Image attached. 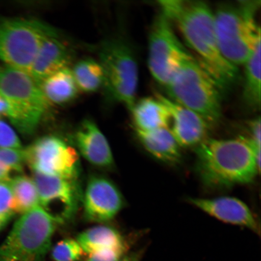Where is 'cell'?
<instances>
[{
    "label": "cell",
    "mask_w": 261,
    "mask_h": 261,
    "mask_svg": "<svg viewBox=\"0 0 261 261\" xmlns=\"http://www.w3.org/2000/svg\"><path fill=\"white\" fill-rule=\"evenodd\" d=\"M161 12L180 33L198 63L217 82L222 90L237 81L239 71L224 58L215 34L214 11L207 3L191 0L159 2Z\"/></svg>",
    "instance_id": "1"
},
{
    "label": "cell",
    "mask_w": 261,
    "mask_h": 261,
    "mask_svg": "<svg viewBox=\"0 0 261 261\" xmlns=\"http://www.w3.org/2000/svg\"><path fill=\"white\" fill-rule=\"evenodd\" d=\"M195 153V171L208 188L249 184L260 172V148L249 138H207L196 147Z\"/></svg>",
    "instance_id": "2"
},
{
    "label": "cell",
    "mask_w": 261,
    "mask_h": 261,
    "mask_svg": "<svg viewBox=\"0 0 261 261\" xmlns=\"http://www.w3.org/2000/svg\"><path fill=\"white\" fill-rule=\"evenodd\" d=\"M259 1L223 3L214 11L215 34L222 55L231 64L243 65L260 42L256 15Z\"/></svg>",
    "instance_id": "3"
},
{
    "label": "cell",
    "mask_w": 261,
    "mask_h": 261,
    "mask_svg": "<svg viewBox=\"0 0 261 261\" xmlns=\"http://www.w3.org/2000/svg\"><path fill=\"white\" fill-rule=\"evenodd\" d=\"M168 97L203 117L211 126L222 116V92L213 77L192 57L165 87Z\"/></svg>",
    "instance_id": "4"
},
{
    "label": "cell",
    "mask_w": 261,
    "mask_h": 261,
    "mask_svg": "<svg viewBox=\"0 0 261 261\" xmlns=\"http://www.w3.org/2000/svg\"><path fill=\"white\" fill-rule=\"evenodd\" d=\"M0 93L10 122L21 135H34L50 105L37 82L30 74L5 65L0 67Z\"/></svg>",
    "instance_id": "5"
},
{
    "label": "cell",
    "mask_w": 261,
    "mask_h": 261,
    "mask_svg": "<svg viewBox=\"0 0 261 261\" xmlns=\"http://www.w3.org/2000/svg\"><path fill=\"white\" fill-rule=\"evenodd\" d=\"M58 224L40 205L22 214L0 246V261H44Z\"/></svg>",
    "instance_id": "6"
},
{
    "label": "cell",
    "mask_w": 261,
    "mask_h": 261,
    "mask_svg": "<svg viewBox=\"0 0 261 261\" xmlns=\"http://www.w3.org/2000/svg\"><path fill=\"white\" fill-rule=\"evenodd\" d=\"M56 35L54 28L37 19L0 18V60L29 74L42 43Z\"/></svg>",
    "instance_id": "7"
},
{
    "label": "cell",
    "mask_w": 261,
    "mask_h": 261,
    "mask_svg": "<svg viewBox=\"0 0 261 261\" xmlns=\"http://www.w3.org/2000/svg\"><path fill=\"white\" fill-rule=\"evenodd\" d=\"M99 55L108 95L132 110L139 83L138 65L132 48L121 38L108 39L101 44Z\"/></svg>",
    "instance_id": "8"
},
{
    "label": "cell",
    "mask_w": 261,
    "mask_h": 261,
    "mask_svg": "<svg viewBox=\"0 0 261 261\" xmlns=\"http://www.w3.org/2000/svg\"><path fill=\"white\" fill-rule=\"evenodd\" d=\"M191 57L175 34L172 22L160 12L149 37L148 65L152 76L165 87L182 63Z\"/></svg>",
    "instance_id": "9"
},
{
    "label": "cell",
    "mask_w": 261,
    "mask_h": 261,
    "mask_svg": "<svg viewBox=\"0 0 261 261\" xmlns=\"http://www.w3.org/2000/svg\"><path fill=\"white\" fill-rule=\"evenodd\" d=\"M25 164L33 172L77 180L81 171L76 150L55 136H45L23 149Z\"/></svg>",
    "instance_id": "10"
},
{
    "label": "cell",
    "mask_w": 261,
    "mask_h": 261,
    "mask_svg": "<svg viewBox=\"0 0 261 261\" xmlns=\"http://www.w3.org/2000/svg\"><path fill=\"white\" fill-rule=\"evenodd\" d=\"M33 173L42 210L58 224L72 219L81 198L77 180Z\"/></svg>",
    "instance_id": "11"
},
{
    "label": "cell",
    "mask_w": 261,
    "mask_h": 261,
    "mask_svg": "<svg viewBox=\"0 0 261 261\" xmlns=\"http://www.w3.org/2000/svg\"><path fill=\"white\" fill-rule=\"evenodd\" d=\"M123 205L121 192L112 181L102 176H93L89 179L84 196V215L88 221H110Z\"/></svg>",
    "instance_id": "12"
},
{
    "label": "cell",
    "mask_w": 261,
    "mask_h": 261,
    "mask_svg": "<svg viewBox=\"0 0 261 261\" xmlns=\"http://www.w3.org/2000/svg\"><path fill=\"white\" fill-rule=\"evenodd\" d=\"M156 97L168 110L171 126L169 129L180 147H197L207 139L211 125L203 117L162 94L156 93Z\"/></svg>",
    "instance_id": "13"
},
{
    "label": "cell",
    "mask_w": 261,
    "mask_h": 261,
    "mask_svg": "<svg viewBox=\"0 0 261 261\" xmlns=\"http://www.w3.org/2000/svg\"><path fill=\"white\" fill-rule=\"evenodd\" d=\"M189 203L224 223L249 228L259 232V226L252 211L239 199L223 197L205 199L190 198Z\"/></svg>",
    "instance_id": "14"
},
{
    "label": "cell",
    "mask_w": 261,
    "mask_h": 261,
    "mask_svg": "<svg viewBox=\"0 0 261 261\" xmlns=\"http://www.w3.org/2000/svg\"><path fill=\"white\" fill-rule=\"evenodd\" d=\"M73 140L78 151L91 165L112 167L114 159L109 142L95 122L84 120L75 132Z\"/></svg>",
    "instance_id": "15"
},
{
    "label": "cell",
    "mask_w": 261,
    "mask_h": 261,
    "mask_svg": "<svg viewBox=\"0 0 261 261\" xmlns=\"http://www.w3.org/2000/svg\"><path fill=\"white\" fill-rule=\"evenodd\" d=\"M72 58L68 45L58 34L45 40L36 56L29 74L40 85L50 75L68 68Z\"/></svg>",
    "instance_id": "16"
},
{
    "label": "cell",
    "mask_w": 261,
    "mask_h": 261,
    "mask_svg": "<svg viewBox=\"0 0 261 261\" xmlns=\"http://www.w3.org/2000/svg\"><path fill=\"white\" fill-rule=\"evenodd\" d=\"M136 133L142 146L155 159L170 165L180 163V146L169 128H159L149 132L136 130Z\"/></svg>",
    "instance_id": "17"
},
{
    "label": "cell",
    "mask_w": 261,
    "mask_h": 261,
    "mask_svg": "<svg viewBox=\"0 0 261 261\" xmlns=\"http://www.w3.org/2000/svg\"><path fill=\"white\" fill-rule=\"evenodd\" d=\"M130 112L136 129L149 132L169 128L171 117L167 108L158 97H144L136 102Z\"/></svg>",
    "instance_id": "18"
},
{
    "label": "cell",
    "mask_w": 261,
    "mask_h": 261,
    "mask_svg": "<svg viewBox=\"0 0 261 261\" xmlns=\"http://www.w3.org/2000/svg\"><path fill=\"white\" fill-rule=\"evenodd\" d=\"M85 254L109 249L128 247L129 241L118 230L107 226H98L83 231L76 239Z\"/></svg>",
    "instance_id": "19"
},
{
    "label": "cell",
    "mask_w": 261,
    "mask_h": 261,
    "mask_svg": "<svg viewBox=\"0 0 261 261\" xmlns=\"http://www.w3.org/2000/svg\"><path fill=\"white\" fill-rule=\"evenodd\" d=\"M39 86L49 103L57 105L71 102L79 91L72 71L68 68L45 78Z\"/></svg>",
    "instance_id": "20"
},
{
    "label": "cell",
    "mask_w": 261,
    "mask_h": 261,
    "mask_svg": "<svg viewBox=\"0 0 261 261\" xmlns=\"http://www.w3.org/2000/svg\"><path fill=\"white\" fill-rule=\"evenodd\" d=\"M260 44L259 42L243 65V99L246 106L253 110L259 109L260 107Z\"/></svg>",
    "instance_id": "21"
},
{
    "label": "cell",
    "mask_w": 261,
    "mask_h": 261,
    "mask_svg": "<svg viewBox=\"0 0 261 261\" xmlns=\"http://www.w3.org/2000/svg\"><path fill=\"white\" fill-rule=\"evenodd\" d=\"M78 89L92 93L103 86V71L99 63L93 59L81 60L71 70Z\"/></svg>",
    "instance_id": "22"
},
{
    "label": "cell",
    "mask_w": 261,
    "mask_h": 261,
    "mask_svg": "<svg viewBox=\"0 0 261 261\" xmlns=\"http://www.w3.org/2000/svg\"><path fill=\"white\" fill-rule=\"evenodd\" d=\"M16 214H23L39 205V197L34 179L24 175L10 179Z\"/></svg>",
    "instance_id": "23"
},
{
    "label": "cell",
    "mask_w": 261,
    "mask_h": 261,
    "mask_svg": "<svg viewBox=\"0 0 261 261\" xmlns=\"http://www.w3.org/2000/svg\"><path fill=\"white\" fill-rule=\"evenodd\" d=\"M85 254L76 240L65 239L55 245L51 250L54 261H79Z\"/></svg>",
    "instance_id": "24"
},
{
    "label": "cell",
    "mask_w": 261,
    "mask_h": 261,
    "mask_svg": "<svg viewBox=\"0 0 261 261\" xmlns=\"http://www.w3.org/2000/svg\"><path fill=\"white\" fill-rule=\"evenodd\" d=\"M16 212L9 182L0 181V230L6 226Z\"/></svg>",
    "instance_id": "25"
},
{
    "label": "cell",
    "mask_w": 261,
    "mask_h": 261,
    "mask_svg": "<svg viewBox=\"0 0 261 261\" xmlns=\"http://www.w3.org/2000/svg\"><path fill=\"white\" fill-rule=\"evenodd\" d=\"M0 162L11 171L22 173L25 164L23 149L0 148Z\"/></svg>",
    "instance_id": "26"
},
{
    "label": "cell",
    "mask_w": 261,
    "mask_h": 261,
    "mask_svg": "<svg viewBox=\"0 0 261 261\" xmlns=\"http://www.w3.org/2000/svg\"><path fill=\"white\" fill-rule=\"evenodd\" d=\"M0 148L22 149V146L14 129L0 119Z\"/></svg>",
    "instance_id": "27"
},
{
    "label": "cell",
    "mask_w": 261,
    "mask_h": 261,
    "mask_svg": "<svg viewBox=\"0 0 261 261\" xmlns=\"http://www.w3.org/2000/svg\"><path fill=\"white\" fill-rule=\"evenodd\" d=\"M129 249L128 247H122L100 251L89 254L83 261H119L128 253Z\"/></svg>",
    "instance_id": "28"
},
{
    "label": "cell",
    "mask_w": 261,
    "mask_h": 261,
    "mask_svg": "<svg viewBox=\"0 0 261 261\" xmlns=\"http://www.w3.org/2000/svg\"><path fill=\"white\" fill-rule=\"evenodd\" d=\"M248 129L250 134V140L255 144L257 147L260 148V118L257 117L248 123Z\"/></svg>",
    "instance_id": "29"
},
{
    "label": "cell",
    "mask_w": 261,
    "mask_h": 261,
    "mask_svg": "<svg viewBox=\"0 0 261 261\" xmlns=\"http://www.w3.org/2000/svg\"><path fill=\"white\" fill-rule=\"evenodd\" d=\"M144 250H139L130 253H127L119 261H141Z\"/></svg>",
    "instance_id": "30"
},
{
    "label": "cell",
    "mask_w": 261,
    "mask_h": 261,
    "mask_svg": "<svg viewBox=\"0 0 261 261\" xmlns=\"http://www.w3.org/2000/svg\"><path fill=\"white\" fill-rule=\"evenodd\" d=\"M11 172V169L0 162V181L9 182L11 179L10 177Z\"/></svg>",
    "instance_id": "31"
},
{
    "label": "cell",
    "mask_w": 261,
    "mask_h": 261,
    "mask_svg": "<svg viewBox=\"0 0 261 261\" xmlns=\"http://www.w3.org/2000/svg\"><path fill=\"white\" fill-rule=\"evenodd\" d=\"M6 113H7V106L4 98L0 93V119H2L3 117H6Z\"/></svg>",
    "instance_id": "32"
}]
</instances>
